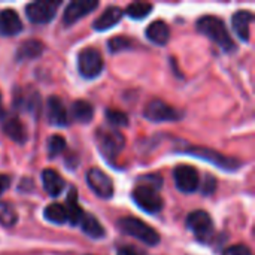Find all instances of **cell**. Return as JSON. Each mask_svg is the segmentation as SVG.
Instances as JSON below:
<instances>
[{
    "instance_id": "obj_15",
    "label": "cell",
    "mask_w": 255,
    "mask_h": 255,
    "mask_svg": "<svg viewBox=\"0 0 255 255\" xmlns=\"http://www.w3.org/2000/svg\"><path fill=\"white\" fill-rule=\"evenodd\" d=\"M22 30V22L13 9L0 12V36H15Z\"/></svg>"
},
{
    "instance_id": "obj_26",
    "label": "cell",
    "mask_w": 255,
    "mask_h": 255,
    "mask_svg": "<svg viewBox=\"0 0 255 255\" xmlns=\"http://www.w3.org/2000/svg\"><path fill=\"white\" fill-rule=\"evenodd\" d=\"M152 10V4L149 3H143V1H136L127 6L126 13L133 18V19H143L145 16H148Z\"/></svg>"
},
{
    "instance_id": "obj_25",
    "label": "cell",
    "mask_w": 255,
    "mask_h": 255,
    "mask_svg": "<svg viewBox=\"0 0 255 255\" xmlns=\"http://www.w3.org/2000/svg\"><path fill=\"white\" fill-rule=\"evenodd\" d=\"M45 218L51 223H55V224H64L67 223V212H66V208L63 205H58V203H51L49 206L45 208Z\"/></svg>"
},
{
    "instance_id": "obj_31",
    "label": "cell",
    "mask_w": 255,
    "mask_h": 255,
    "mask_svg": "<svg viewBox=\"0 0 255 255\" xmlns=\"http://www.w3.org/2000/svg\"><path fill=\"white\" fill-rule=\"evenodd\" d=\"M223 255H253V253H251V250H250L247 245L239 244V245L229 247V248L224 251V254Z\"/></svg>"
},
{
    "instance_id": "obj_11",
    "label": "cell",
    "mask_w": 255,
    "mask_h": 255,
    "mask_svg": "<svg viewBox=\"0 0 255 255\" xmlns=\"http://www.w3.org/2000/svg\"><path fill=\"white\" fill-rule=\"evenodd\" d=\"M99 6L97 0H73L67 4L63 13V24L72 25Z\"/></svg>"
},
{
    "instance_id": "obj_28",
    "label": "cell",
    "mask_w": 255,
    "mask_h": 255,
    "mask_svg": "<svg viewBox=\"0 0 255 255\" xmlns=\"http://www.w3.org/2000/svg\"><path fill=\"white\" fill-rule=\"evenodd\" d=\"M108 46H109L111 52H121V51L131 49L133 48V40L126 37V36H117V37H112L108 42Z\"/></svg>"
},
{
    "instance_id": "obj_21",
    "label": "cell",
    "mask_w": 255,
    "mask_h": 255,
    "mask_svg": "<svg viewBox=\"0 0 255 255\" xmlns=\"http://www.w3.org/2000/svg\"><path fill=\"white\" fill-rule=\"evenodd\" d=\"M43 52V45L42 42L36 40V39H28L25 42H22L15 54V58L18 61H24V60H33L36 57H39Z\"/></svg>"
},
{
    "instance_id": "obj_34",
    "label": "cell",
    "mask_w": 255,
    "mask_h": 255,
    "mask_svg": "<svg viewBox=\"0 0 255 255\" xmlns=\"http://www.w3.org/2000/svg\"><path fill=\"white\" fill-rule=\"evenodd\" d=\"M3 117V106H1V96H0V118Z\"/></svg>"
},
{
    "instance_id": "obj_2",
    "label": "cell",
    "mask_w": 255,
    "mask_h": 255,
    "mask_svg": "<svg viewBox=\"0 0 255 255\" xmlns=\"http://www.w3.org/2000/svg\"><path fill=\"white\" fill-rule=\"evenodd\" d=\"M118 227L126 235L133 236V238L139 239L140 242H143L149 247H155L160 242V235L151 226L145 224L143 221H140L137 218H133V217L121 218L118 221Z\"/></svg>"
},
{
    "instance_id": "obj_24",
    "label": "cell",
    "mask_w": 255,
    "mask_h": 255,
    "mask_svg": "<svg viewBox=\"0 0 255 255\" xmlns=\"http://www.w3.org/2000/svg\"><path fill=\"white\" fill-rule=\"evenodd\" d=\"M64 208H66V212H67V221L72 226L79 224L82 217H84V212H82L81 206L78 205V196H76L75 190H72L70 196L67 197V205Z\"/></svg>"
},
{
    "instance_id": "obj_4",
    "label": "cell",
    "mask_w": 255,
    "mask_h": 255,
    "mask_svg": "<svg viewBox=\"0 0 255 255\" xmlns=\"http://www.w3.org/2000/svg\"><path fill=\"white\" fill-rule=\"evenodd\" d=\"M97 145L102 154L108 158H115L120 155V152L124 149L126 139L124 136L117 131V130H106V128H99L96 133Z\"/></svg>"
},
{
    "instance_id": "obj_1",
    "label": "cell",
    "mask_w": 255,
    "mask_h": 255,
    "mask_svg": "<svg viewBox=\"0 0 255 255\" xmlns=\"http://www.w3.org/2000/svg\"><path fill=\"white\" fill-rule=\"evenodd\" d=\"M197 30L205 34L206 37H209L212 42H215L220 48H223L224 51H233L235 49V43L230 37V33L226 27V24L212 15H206L202 16L197 21Z\"/></svg>"
},
{
    "instance_id": "obj_32",
    "label": "cell",
    "mask_w": 255,
    "mask_h": 255,
    "mask_svg": "<svg viewBox=\"0 0 255 255\" xmlns=\"http://www.w3.org/2000/svg\"><path fill=\"white\" fill-rule=\"evenodd\" d=\"M10 185V178L7 175H0V194H3Z\"/></svg>"
},
{
    "instance_id": "obj_18",
    "label": "cell",
    "mask_w": 255,
    "mask_h": 255,
    "mask_svg": "<svg viewBox=\"0 0 255 255\" xmlns=\"http://www.w3.org/2000/svg\"><path fill=\"white\" fill-rule=\"evenodd\" d=\"M254 19V15L250 12V10H238L233 18H232V22H233V28L236 31V34L244 40V42H248L250 40V25Z\"/></svg>"
},
{
    "instance_id": "obj_17",
    "label": "cell",
    "mask_w": 255,
    "mask_h": 255,
    "mask_svg": "<svg viewBox=\"0 0 255 255\" xmlns=\"http://www.w3.org/2000/svg\"><path fill=\"white\" fill-rule=\"evenodd\" d=\"M123 15H124V10H123L121 7H118V6H111V7H108V9L94 21L93 27H94V30H97V31L109 30V28H112V27L123 18Z\"/></svg>"
},
{
    "instance_id": "obj_19",
    "label": "cell",
    "mask_w": 255,
    "mask_h": 255,
    "mask_svg": "<svg viewBox=\"0 0 255 255\" xmlns=\"http://www.w3.org/2000/svg\"><path fill=\"white\" fill-rule=\"evenodd\" d=\"M42 182H43L45 191L52 197L60 196V193L64 190V185H66L64 179L60 176V173L52 169H46L42 172Z\"/></svg>"
},
{
    "instance_id": "obj_16",
    "label": "cell",
    "mask_w": 255,
    "mask_h": 255,
    "mask_svg": "<svg viewBox=\"0 0 255 255\" xmlns=\"http://www.w3.org/2000/svg\"><path fill=\"white\" fill-rule=\"evenodd\" d=\"M1 128H3V133L10 139L13 140L15 143H25L27 142V130L24 127V124L21 123V120H18L16 117H10V118H6L1 124Z\"/></svg>"
},
{
    "instance_id": "obj_23",
    "label": "cell",
    "mask_w": 255,
    "mask_h": 255,
    "mask_svg": "<svg viewBox=\"0 0 255 255\" xmlns=\"http://www.w3.org/2000/svg\"><path fill=\"white\" fill-rule=\"evenodd\" d=\"M79 224H81L82 232L87 236L93 238V239H102L105 236V229L102 227V224L93 215H85L84 214V217H82Z\"/></svg>"
},
{
    "instance_id": "obj_7",
    "label": "cell",
    "mask_w": 255,
    "mask_h": 255,
    "mask_svg": "<svg viewBox=\"0 0 255 255\" xmlns=\"http://www.w3.org/2000/svg\"><path fill=\"white\" fill-rule=\"evenodd\" d=\"M143 117L154 123H163V121H178L182 118V112H179L176 108L164 103L163 100H151L143 111Z\"/></svg>"
},
{
    "instance_id": "obj_6",
    "label": "cell",
    "mask_w": 255,
    "mask_h": 255,
    "mask_svg": "<svg viewBox=\"0 0 255 255\" xmlns=\"http://www.w3.org/2000/svg\"><path fill=\"white\" fill-rule=\"evenodd\" d=\"M103 58L100 52L94 48H84L78 54V69L79 73L87 79L97 78L103 70Z\"/></svg>"
},
{
    "instance_id": "obj_14",
    "label": "cell",
    "mask_w": 255,
    "mask_h": 255,
    "mask_svg": "<svg viewBox=\"0 0 255 255\" xmlns=\"http://www.w3.org/2000/svg\"><path fill=\"white\" fill-rule=\"evenodd\" d=\"M46 115H48V120L52 126H57V127H64L69 124V117H67V111L63 105V102L52 96L48 99V105H46Z\"/></svg>"
},
{
    "instance_id": "obj_10",
    "label": "cell",
    "mask_w": 255,
    "mask_h": 255,
    "mask_svg": "<svg viewBox=\"0 0 255 255\" xmlns=\"http://www.w3.org/2000/svg\"><path fill=\"white\" fill-rule=\"evenodd\" d=\"M87 184L102 199H109L114 196L112 179L100 169L93 167L87 172Z\"/></svg>"
},
{
    "instance_id": "obj_5",
    "label": "cell",
    "mask_w": 255,
    "mask_h": 255,
    "mask_svg": "<svg viewBox=\"0 0 255 255\" xmlns=\"http://www.w3.org/2000/svg\"><path fill=\"white\" fill-rule=\"evenodd\" d=\"M187 154H191L193 157H197V158H202V160H206L208 163L211 164H215L217 167L220 169H224V170H238L241 167V161L238 158H230V157H226L224 154H220L214 149H209V148H203V146H190L187 149H184Z\"/></svg>"
},
{
    "instance_id": "obj_9",
    "label": "cell",
    "mask_w": 255,
    "mask_h": 255,
    "mask_svg": "<svg viewBox=\"0 0 255 255\" xmlns=\"http://www.w3.org/2000/svg\"><path fill=\"white\" fill-rule=\"evenodd\" d=\"M60 4V1H33L25 6V15L34 24H46L55 16Z\"/></svg>"
},
{
    "instance_id": "obj_30",
    "label": "cell",
    "mask_w": 255,
    "mask_h": 255,
    "mask_svg": "<svg viewBox=\"0 0 255 255\" xmlns=\"http://www.w3.org/2000/svg\"><path fill=\"white\" fill-rule=\"evenodd\" d=\"M106 120L109 124L115 126V127H124L128 124V118L124 112L121 111H115V109H108L106 111Z\"/></svg>"
},
{
    "instance_id": "obj_33",
    "label": "cell",
    "mask_w": 255,
    "mask_h": 255,
    "mask_svg": "<svg viewBox=\"0 0 255 255\" xmlns=\"http://www.w3.org/2000/svg\"><path fill=\"white\" fill-rule=\"evenodd\" d=\"M118 255H139V254H137V251H136L134 248H131V247H123V248H120V250H118Z\"/></svg>"
},
{
    "instance_id": "obj_29",
    "label": "cell",
    "mask_w": 255,
    "mask_h": 255,
    "mask_svg": "<svg viewBox=\"0 0 255 255\" xmlns=\"http://www.w3.org/2000/svg\"><path fill=\"white\" fill-rule=\"evenodd\" d=\"M66 148V140L64 137L54 134L48 139V154L49 157H57L58 154H61Z\"/></svg>"
},
{
    "instance_id": "obj_22",
    "label": "cell",
    "mask_w": 255,
    "mask_h": 255,
    "mask_svg": "<svg viewBox=\"0 0 255 255\" xmlns=\"http://www.w3.org/2000/svg\"><path fill=\"white\" fill-rule=\"evenodd\" d=\"M70 112H72V117L73 120H76L78 123H90L93 120V115H94V109L93 106L85 102V100H76L72 103V108H70Z\"/></svg>"
},
{
    "instance_id": "obj_12",
    "label": "cell",
    "mask_w": 255,
    "mask_h": 255,
    "mask_svg": "<svg viewBox=\"0 0 255 255\" xmlns=\"http://www.w3.org/2000/svg\"><path fill=\"white\" fill-rule=\"evenodd\" d=\"M173 178H175V184H176L178 190L182 193H194L200 184L197 170L187 164L178 166L173 170Z\"/></svg>"
},
{
    "instance_id": "obj_27",
    "label": "cell",
    "mask_w": 255,
    "mask_h": 255,
    "mask_svg": "<svg viewBox=\"0 0 255 255\" xmlns=\"http://www.w3.org/2000/svg\"><path fill=\"white\" fill-rule=\"evenodd\" d=\"M16 220L18 217L13 206L7 202H0V224L4 227H12Z\"/></svg>"
},
{
    "instance_id": "obj_8",
    "label": "cell",
    "mask_w": 255,
    "mask_h": 255,
    "mask_svg": "<svg viewBox=\"0 0 255 255\" xmlns=\"http://www.w3.org/2000/svg\"><path fill=\"white\" fill-rule=\"evenodd\" d=\"M188 229L199 241H209L214 235V221L205 211H194L187 218Z\"/></svg>"
},
{
    "instance_id": "obj_13",
    "label": "cell",
    "mask_w": 255,
    "mask_h": 255,
    "mask_svg": "<svg viewBox=\"0 0 255 255\" xmlns=\"http://www.w3.org/2000/svg\"><path fill=\"white\" fill-rule=\"evenodd\" d=\"M13 106L19 111L33 114L40 109V97L39 94L27 87V88H18L13 96Z\"/></svg>"
},
{
    "instance_id": "obj_3",
    "label": "cell",
    "mask_w": 255,
    "mask_h": 255,
    "mask_svg": "<svg viewBox=\"0 0 255 255\" xmlns=\"http://www.w3.org/2000/svg\"><path fill=\"white\" fill-rule=\"evenodd\" d=\"M134 203L148 214H157L163 209V199L157 193V188L149 184H140L133 190Z\"/></svg>"
},
{
    "instance_id": "obj_20",
    "label": "cell",
    "mask_w": 255,
    "mask_h": 255,
    "mask_svg": "<svg viewBox=\"0 0 255 255\" xmlns=\"http://www.w3.org/2000/svg\"><path fill=\"white\" fill-rule=\"evenodd\" d=\"M146 37L155 45H166L170 37L169 25L164 21H154L146 28Z\"/></svg>"
}]
</instances>
